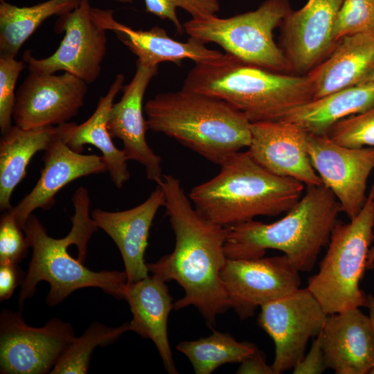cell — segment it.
Here are the masks:
<instances>
[{"instance_id":"cell-1","label":"cell","mask_w":374,"mask_h":374,"mask_svg":"<svg viewBox=\"0 0 374 374\" xmlns=\"http://www.w3.org/2000/svg\"><path fill=\"white\" fill-rule=\"evenodd\" d=\"M165 195L164 207L175 238L172 252L147 263L150 272L165 282L175 280L184 296L174 303L179 310L195 306L213 329L217 315L231 308L220 271L227 259L224 243L226 227L199 215L172 175L157 184Z\"/></svg>"},{"instance_id":"cell-2","label":"cell","mask_w":374,"mask_h":374,"mask_svg":"<svg viewBox=\"0 0 374 374\" xmlns=\"http://www.w3.org/2000/svg\"><path fill=\"white\" fill-rule=\"evenodd\" d=\"M341 206L323 184L307 186L281 219L266 224L253 220L226 226V257L254 259L267 249L282 251L301 272L311 271L337 223Z\"/></svg>"},{"instance_id":"cell-3","label":"cell","mask_w":374,"mask_h":374,"mask_svg":"<svg viewBox=\"0 0 374 374\" xmlns=\"http://www.w3.org/2000/svg\"><path fill=\"white\" fill-rule=\"evenodd\" d=\"M148 129L172 138L220 166L251 143V122L227 102L181 89L161 93L144 106Z\"/></svg>"},{"instance_id":"cell-4","label":"cell","mask_w":374,"mask_h":374,"mask_svg":"<svg viewBox=\"0 0 374 374\" xmlns=\"http://www.w3.org/2000/svg\"><path fill=\"white\" fill-rule=\"evenodd\" d=\"M182 89L222 99L251 123L279 120L314 99L307 75L273 71L226 53L195 64L184 79Z\"/></svg>"},{"instance_id":"cell-5","label":"cell","mask_w":374,"mask_h":374,"mask_svg":"<svg viewBox=\"0 0 374 374\" xmlns=\"http://www.w3.org/2000/svg\"><path fill=\"white\" fill-rule=\"evenodd\" d=\"M304 186L270 172L248 151H239L220 165L217 175L193 187L188 197L199 215L226 227L287 212L303 196Z\"/></svg>"},{"instance_id":"cell-6","label":"cell","mask_w":374,"mask_h":374,"mask_svg":"<svg viewBox=\"0 0 374 374\" xmlns=\"http://www.w3.org/2000/svg\"><path fill=\"white\" fill-rule=\"evenodd\" d=\"M373 227L372 187L358 215L335 226L319 269L308 280V289L328 315L365 306L367 295L359 282L374 240Z\"/></svg>"},{"instance_id":"cell-7","label":"cell","mask_w":374,"mask_h":374,"mask_svg":"<svg viewBox=\"0 0 374 374\" xmlns=\"http://www.w3.org/2000/svg\"><path fill=\"white\" fill-rule=\"evenodd\" d=\"M23 229L33 253L21 284L20 311L25 301L33 296L37 285L42 280L50 284L46 296V303L50 306L60 304L74 291L85 287H98L118 299H124L127 284L125 271H94L78 259L72 258L67 248L71 244L76 246L78 240L71 231L64 238H52L33 214L28 217Z\"/></svg>"},{"instance_id":"cell-8","label":"cell","mask_w":374,"mask_h":374,"mask_svg":"<svg viewBox=\"0 0 374 374\" xmlns=\"http://www.w3.org/2000/svg\"><path fill=\"white\" fill-rule=\"evenodd\" d=\"M291 10L288 0H266L253 11L229 18H192L183 26L190 37L204 44L215 43L246 63L285 73L290 66L274 40L273 30Z\"/></svg>"},{"instance_id":"cell-9","label":"cell","mask_w":374,"mask_h":374,"mask_svg":"<svg viewBox=\"0 0 374 374\" xmlns=\"http://www.w3.org/2000/svg\"><path fill=\"white\" fill-rule=\"evenodd\" d=\"M21 312H1L0 373H50L75 338L73 327L57 318L42 327L30 326Z\"/></svg>"},{"instance_id":"cell-10","label":"cell","mask_w":374,"mask_h":374,"mask_svg":"<svg viewBox=\"0 0 374 374\" xmlns=\"http://www.w3.org/2000/svg\"><path fill=\"white\" fill-rule=\"evenodd\" d=\"M55 30L64 36L57 49L50 56L37 59L30 51L23 55L29 71L55 73L68 72L86 83L99 78L107 53L106 30L98 26L91 16L88 0H80L73 10L59 16Z\"/></svg>"},{"instance_id":"cell-11","label":"cell","mask_w":374,"mask_h":374,"mask_svg":"<svg viewBox=\"0 0 374 374\" xmlns=\"http://www.w3.org/2000/svg\"><path fill=\"white\" fill-rule=\"evenodd\" d=\"M260 308L258 323L274 343L275 374L293 368L305 355L309 339L323 330L328 314L308 287Z\"/></svg>"},{"instance_id":"cell-12","label":"cell","mask_w":374,"mask_h":374,"mask_svg":"<svg viewBox=\"0 0 374 374\" xmlns=\"http://www.w3.org/2000/svg\"><path fill=\"white\" fill-rule=\"evenodd\" d=\"M299 271L285 255L254 259L227 258L220 276L233 308L240 319L258 307L300 288Z\"/></svg>"},{"instance_id":"cell-13","label":"cell","mask_w":374,"mask_h":374,"mask_svg":"<svg viewBox=\"0 0 374 374\" xmlns=\"http://www.w3.org/2000/svg\"><path fill=\"white\" fill-rule=\"evenodd\" d=\"M87 85L68 72L30 71L16 92L14 125L32 130L68 123L84 105Z\"/></svg>"},{"instance_id":"cell-14","label":"cell","mask_w":374,"mask_h":374,"mask_svg":"<svg viewBox=\"0 0 374 374\" xmlns=\"http://www.w3.org/2000/svg\"><path fill=\"white\" fill-rule=\"evenodd\" d=\"M308 151L322 184L338 200L350 220L362 210L366 197L368 178L374 170V148H348L327 134L308 132Z\"/></svg>"},{"instance_id":"cell-15","label":"cell","mask_w":374,"mask_h":374,"mask_svg":"<svg viewBox=\"0 0 374 374\" xmlns=\"http://www.w3.org/2000/svg\"><path fill=\"white\" fill-rule=\"evenodd\" d=\"M344 0H308L283 19L281 43L291 71L306 75L324 60L337 42L334 27Z\"/></svg>"},{"instance_id":"cell-16","label":"cell","mask_w":374,"mask_h":374,"mask_svg":"<svg viewBox=\"0 0 374 374\" xmlns=\"http://www.w3.org/2000/svg\"><path fill=\"white\" fill-rule=\"evenodd\" d=\"M248 152L270 172L289 177L306 186L323 184L308 151V132L284 120L251 123Z\"/></svg>"},{"instance_id":"cell-17","label":"cell","mask_w":374,"mask_h":374,"mask_svg":"<svg viewBox=\"0 0 374 374\" xmlns=\"http://www.w3.org/2000/svg\"><path fill=\"white\" fill-rule=\"evenodd\" d=\"M157 72L158 66H148L136 60L134 75L123 86L121 100L112 105L107 121L110 135L123 142V150L127 159L143 165L148 179L156 184L163 177L161 158L145 139L148 126L143 116V100L150 82Z\"/></svg>"},{"instance_id":"cell-18","label":"cell","mask_w":374,"mask_h":374,"mask_svg":"<svg viewBox=\"0 0 374 374\" xmlns=\"http://www.w3.org/2000/svg\"><path fill=\"white\" fill-rule=\"evenodd\" d=\"M67 124H64L61 133L44 150V167L34 188L9 211L22 229L35 210L53 208L55 195L66 185L78 178L107 171L102 156L83 154L66 144L64 133Z\"/></svg>"},{"instance_id":"cell-19","label":"cell","mask_w":374,"mask_h":374,"mask_svg":"<svg viewBox=\"0 0 374 374\" xmlns=\"http://www.w3.org/2000/svg\"><path fill=\"white\" fill-rule=\"evenodd\" d=\"M165 195L159 185L139 205L121 211L94 209L91 217L117 246L124 262L127 284L137 282L148 275L144 255L149 232L158 210L164 206Z\"/></svg>"},{"instance_id":"cell-20","label":"cell","mask_w":374,"mask_h":374,"mask_svg":"<svg viewBox=\"0 0 374 374\" xmlns=\"http://www.w3.org/2000/svg\"><path fill=\"white\" fill-rule=\"evenodd\" d=\"M322 346L327 368L337 374H366L374 366V329L359 308L329 314Z\"/></svg>"},{"instance_id":"cell-21","label":"cell","mask_w":374,"mask_h":374,"mask_svg":"<svg viewBox=\"0 0 374 374\" xmlns=\"http://www.w3.org/2000/svg\"><path fill=\"white\" fill-rule=\"evenodd\" d=\"M91 16L101 28L115 33L120 41L137 56V60L148 66H158L162 62L180 64L187 59L198 64L223 55L218 51L208 48L205 44L190 37L186 42L177 41L159 26L149 30L133 29L116 21L112 10L91 7Z\"/></svg>"},{"instance_id":"cell-22","label":"cell","mask_w":374,"mask_h":374,"mask_svg":"<svg viewBox=\"0 0 374 374\" xmlns=\"http://www.w3.org/2000/svg\"><path fill=\"white\" fill-rule=\"evenodd\" d=\"M373 73L374 30L343 37L306 75L317 98L364 83Z\"/></svg>"},{"instance_id":"cell-23","label":"cell","mask_w":374,"mask_h":374,"mask_svg":"<svg viewBox=\"0 0 374 374\" xmlns=\"http://www.w3.org/2000/svg\"><path fill=\"white\" fill-rule=\"evenodd\" d=\"M163 280L156 275L127 284L124 299L133 317L130 330L156 346L163 366L170 374H177L168 337L167 323L173 309V299Z\"/></svg>"},{"instance_id":"cell-24","label":"cell","mask_w":374,"mask_h":374,"mask_svg":"<svg viewBox=\"0 0 374 374\" xmlns=\"http://www.w3.org/2000/svg\"><path fill=\"white\" fill-rule=\"evenodd\" d=\"M124 80V75L117 74L107 93L100 98L93 114L80 125L68 123L64 133L65 142L73 150L82 153L84 145L90 144L101 152L107 172L118 188H122L130 177L128 159L123 149L119 150L114 145L107 121L114 100L123 89Z\"/></svg>"},{"instance_id":"cell-25","label":"cell","mask_w":374,"mask_h":374,"mask_svg":"<svg viewBox=\"0 0 374 374\" xmlns=\"http://www.w3.org/2000/svg\"><path fill=\"white\" fill-rule=\"evenodd\" d=\"M374 105V82L314 98L287 112L282 118L312 134H328L337 122Z\"/></svg>"},{"instance_id":"cell-26","label":"cell","mask_w":374,"mask_h":374,"mask_svg":"<svg viewBox=\"0 0 374 374\" xmlns=\"http://www.w3.org/2000/svg\"><path fill=\"white\" fill-rule=\"evenodd\" d=\"M64 124L32 130L13 125L2 134L0 140L1 211L12 209V193L26 176V168L32 157L37 152L46 150L61 133Z\"/></svg>"},{"instance_id":"cell-27","label":"cell","mask_w":374,"mask_h":374,"mask_svg":"<svg viewBox=\"0 0 374 374\" xmlns=\"http://www.w3.org/2000/svg\"><path fill=\"white\" fill-rule=\"evenodd\" d=\"M80 0H48L32 6L0 3V55L15 57L21 46L48 17L74 9Z\"/></svg>"},{"instance_id":"cell-28","label":"cell","mask_w":374,"mask_h":374,"mask_svg":"<svg viewBox=\"0 0 374 374\" xmlns=\"http://www.w3.org/2000/svg\"><path fill=\"white\" fill-rule=\"evenodd\" d=\"M177 349L188 357L196 374H210L224 364L242 362L258 348L213 330L208 337L179 342Z\"/></svg>"},{"instance_id":"cell-29","label":"cell","mask_w":374,"mask_h":374,"mask_svg":"<svg viewBox=\"0 0 374 374\" xmlns=\"http://www.w3.org/2000/svg\"><path fill=\"white\" fill-rule=\"evenodd\" d=\"M129 330L127 322L118 327H108L98 322L91 323L83 334L75 337L68 346L50 373H87L95 348L112 344Z\"/></svg>"},{"instance_id":"cell-30","label":"cell","mask_w":374,"mask_h":374,"mask_svg":"<svg viewBox=\"0 0 374 374\" xmlns=\"http://www.w3.org/2000/svg\"><path fill=\"white\" fill-rule=\"evenodd\" d=\"M327 134L332 141L346 147L374 148V105L337 122Z\"/></svg>"},{"instance_id":"cell-31","label":"cell","mask_w":374,"mask_h":374,"mask_svg":"<svg viewBox=\"0 0 374 374\" xmlns=\"http://www.w3.org/2000/svg\"><path fill=\"white\" fill-rule=\"evenodd\" d=\"M374 30V0H344L338 11L334 39Z\"/></svg>"},{"instance_id":"cell-32","label":"cell","mask_w":374,"mask_h":374,"mask_svg":"<svg viewBox=\"0 0 374 374\" xmlns=\"http://www.w3.org/2000/svg\"><path fill=\"white\" fill-rule=\"evenodd\" d=\"M145 10L161 19L170 21L179 34L184 32L177 15L181 8L188 12L192 18L216 15L220 6L218 0H144Z\"/></svg>"},{"instance_id":"cell-33","label":"cell","mask_w":374,"mask_h":374,"mask_svg":"<svg viewBox=\"0 0 374 374\" xmlns=\"http://www.w3.org/2000/svg\"><path fill=\"white\" fill-rule=\"evenodd\" d=\"M26 66L24 60L0 55V130L2 134L13 125L12 112L16 98L15 89Z\"/></svg>"},{"instance_id":"cell-34","label":"cell","mask_w":374,"mask_h":374,"mask_svg":"<svg viewBox=\"0 0 374 374\" xmlns=\"http://www.w3.org/2000/svg\"><path fill=\"white\" fill-rule=\"evenodd\" d=\"M29 247L24 229L13 215L6 211L0 221V265H19Z\"/></svg>"},{"instance_id":"cell-35","label":"cell","mask_w":374,"mask_h":374,"mask_svg":"<svg viewBox=\"0 0 374 374\" xmlns=\"http://www.w3.org/2000/svg\"><path fill=\"white\" fill-rule=\"evenodd\" d=\"M72 201L75 212L71 217L73 224L71 230L76 234L79 241L78 259L84 262L87 256V242L98 227L89 216L90 199L87 189L78 188L73 193Z\"/></svg>"},{"instance_id":"cell-36","label":"cell","mask_w":374,"mask_h":374,"mask_svg":"<svg viewBox=\"0 0 374 374\" xmlns=\"http://www.w3.org/2000/svg\"><path fill=\"white\" fill-rule=\"evenodd\" d=\"M322 331V330H321ZM327 368L321 332L313 340L310 350L293 367L294 374H320Z\"/></svg>"},{"instance_id":"cell-37","label":"cell","mask_w":374,"mask_h":374,"mask_svg":"<svg viewBox=\"0 0 374 374\" xmlns=\"http://www.w3.org/2000/svg\"><path fill=\"white\" fill-rule=\"evenodd\" d=\"M26 274L17 264L0 265V301L8 300Z\"/></svg>"},{"instance_id":"cell-38","label":"cell","mask_w":374,"mask_h":374,"mask_svg":"<svg viewBox=\"0 0 374 374\" xmlns=\"http://www.w3.org/2000/svg\"><path fill=\"white\" fill-rule=\"evenodd\" d=\"M240 363L236 372L239 374H275L271 365L267 364L258 349Z\"/></svg>"},{"instance_id":"cell-39","label":"cell","mask_w":374,"mask_h":374,"mask_svg":"<svg viewBox=\"0 0 374 374\" xmlns=\"http://www.w3.org/2000/svg\"><path fill=\"white\" fill-rule=\"evenodd\" d=\"M365 306L369 311V318L374 329V296L368 294L366 296Z\"/></svg>"},{"instance_id":"cell-40","label":"cell","mask_w":374,"mask_h":374,"mask_svg":"<svg viewBox=\"0 0 374 374\" xmlns=\"http://www.w3.org/2000/svg\"><path fill=\"white\" fill-rule=\"evenodd\" d=\"M374 188V184L373 185ZM374 267V244L371 247L367 259L366 269H372Z\"/></svg>"},{"instance_id":"cell-41","label":"cell","mask_w":374,"mask_h":374,"mask_svg":"<svg viewBox=\"0 0 374 374\" xmlns=\"http://www.w3.org/2000/svg\"><path fill=\"white\" fill-rule=\"evenodd\" d=\"M114 1H118L121 3H132L133 1V0H114Z\"/></svg>"},{"instance_id":"cell-42","label":"cell","mask_w":374,"mask_h":374,"mask_svg":"<svg viewBox=\"0 0 374 374\" xmlns=\"http://www.w3.org/2000/svg\"><path fill=\"white\" fill-rule=\"evenodd\" d=\"M374 82V73L367 80L366 82Z\"/></svg>"},{"instance_id":"cell-43","label":"cell","mask_w":374,"mask_h":374,"mask_svg":"<svg viewBox=\"0 0 374 374\" xmlns=\"http://www.w3.org/2000/svg\"><path fill=\"white\" fill-rule=\"evenodd\" d=\"M369 373L374 374V366L372 368V369L370 371Z\"/></svg>"},{"instance_id":"cell-44","label":"cell","mask_w":374,"mask_h":374,"mask_svg":"<svg viewBox=\"0 0 374 374\" xmlns=\"http://www.w3.org/2000/svg\"><path fill=\"white\" fill-rule=\"evenodd\" d=\"M1 1H6V0H0Z\"/></svg>"}]
</instances>
